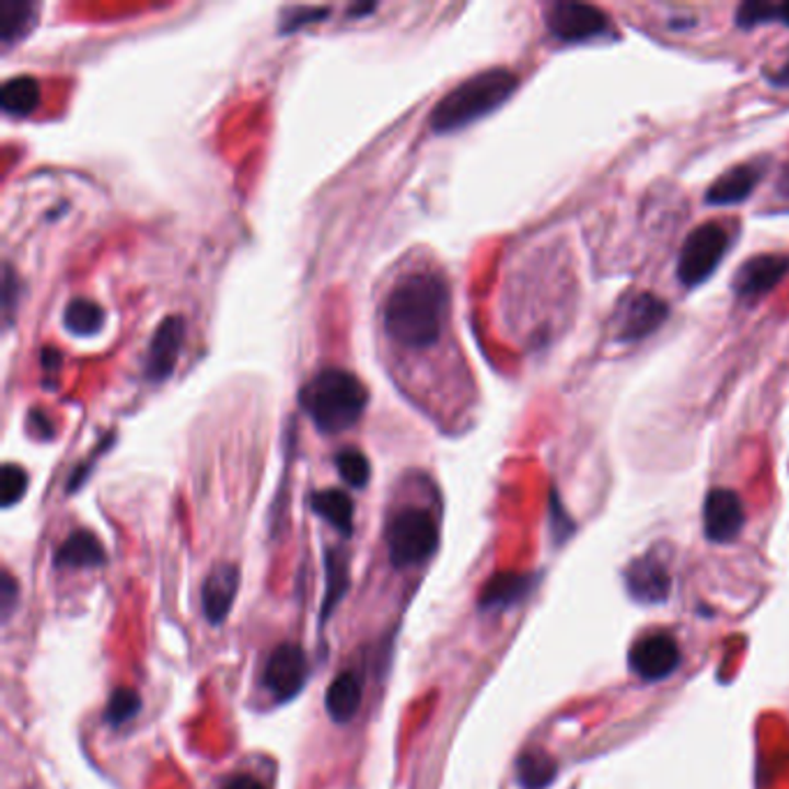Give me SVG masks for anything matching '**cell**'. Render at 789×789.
<instances>
[{"label": "cell", "instance_id": "cell-2", "mask_svg": "<svg viewBox=\"0 0 789 789\" xmlns=\"http://www.w3.org/2000/svg\"><path fill=\"white\" fill-rule=\"evenodd\" d=\"M519 86V77L508 68L481 70L438 100L429 126L433 132H454L475 124L508 103Z\"/></svg>", "mask_w": 789, "mask_h": 789}, {"label": "cell", "instance_id": "cell-30", "mask_svg": "<svg viewBox=\"0 0 789 789\" xmlns=\"http://www.w3.org/2000/svg\"><path fill=\"white\" fill-rule=\"evenodd\" d=\"M327 14H329L327 8H297V10H292V16L288 19L286 31H297L303 24L322 22V16H327Z\"/></svg>", "mask_w": 789, "mask_h": 789}, {"label": "cell", "instance_id": "cell-24", "mask_svg": "<svg viewBox=\"0 0 789 789\" xmlns=\"http://www.w3.org/2000/svg\"><path fill=\"white\" fill-rule=\"evenodd\" d=\"M35 24V5L33 3H14V0H5L0 5V37H3L5 45L22 39Z\"/></svg>", "mask_w": 789, "mask_h": 789}, {"label": "cell", "instance_id": "cell-5", "mask_svg": "<svg viewBox=\"0 0 789 789\" xmlns=\"http://www.w3.org/2000/svg\"><path fill=\"white\" fill-rule=\"evenodd\" d=\"M387 546L394 568H413L433 556L438 546V525L427 510L408 508L398 512L387 531Z\"/></svg>", "mask_w": 789, "mask_h": 789}, {"label": "cell", "instance_id": "cell-32", "mask_svg": "<svg viewBox=\"0 0 789 789\" xmlns=\"http://www.w3.org/2000/svg\"><path fill=\"white\" fill-rule=\"evenodd\" d=\"M766 82L771 86H776V89H789V54H787V60L778 70L766 72Z\"/></svg>", "mask_w": 789, "mask_h": 789}, {"label": "cell", "instance_id": "cell-9", "mask_svg": "<svg viewBox=\"0 0 789 789\" xmlns=\"http://www.w3.org/2000/svg\"><path fill=\"white\" fill-rule=\"evenodd\" d=\"M789 274V255L762 253L745 259L734 276V294L741 301H757L780 286Z\"/></svg>", "mask_w": 789, "mask_h": 789}, {"label": "cell", "instance_id": "cell-27", "mask_svg": "<svg viewBox=\"0 0 789 789\" xmlns=\"http://www.w3.org/2000/svg\"><path fill=\"white\" fill-rule=\"evenodd\" d=\"M141 708V699L130 687H118L114 691V695L109 697V704L105 708V720L114 727L126 724L128 720H132Z\"/></svg>", "mask_w": 789, "mask_h": 789}, {"label": "cell", "instance_id": "cell-31", "mask_svg": "<svg viewBox=\"0 0 789 789\" xmlns=\"http://www.w3.org/2000/svg\"><path fill=\"white\" fill-rule=\"evenodd\" d=\"M28 431L37 438V440H49L54 436V427L51 421L47 419V415L43 410H33L28 415Z\"/></svg>", "mask_w": 789, "mask_h": 789}, {"label": "cell", "instance_id": "cell-12", "mask_svg": "<svg viewBox=\"0 0 789 789\" xmlns=\"http://www.w3.org/2000/svg\"><path fill=\"white\" fill-rule=\"evenodd\" d=\"M627 593L641 604H660L670 597L672 577L664 562L653 554L635 558L623 572Z\"/></svg>", "mask_w": 789, "mask_h": 789}, {"label": "cell", "instance_id": "cell-17", "mask_svg": "<svg viewBox=\"0 0 789 789\" xmlns=\"http://www.w3.org/2000/svg\"><path fill=\"white\" fill-rule=\"evenodd\" d=\"M107 560L100 539L89 531L72 533L54 556L56 568H100Z\"/></svg>", "mask_w": 789, "mask_h": 789}, {"label": "cell", "instance_id": "cell-22", "mask_svg": "<svg viewBox=\"0 0 789 789\" xmlns=\"http://www.w3.org/2000/svg\"><path fill=\"white\" fill-rule=\"evenodd\" d=\"M762 24L789 26V3H764V0H745L736 8V26L743 31Z\"/></svg>", "mask_w": 789, "mask_h": 789}, {"label": "cell", "instance_id": "cell-7", "mask_svg": "<svg viewBox=\"0 0 789 789\" xmlns=\"http://www.w3.org/2000/svg\"><path fill=\"white\" fill-rule=\"evenodd\" d=\"M666 317H670V306L666 301L651 292H639L620 303L616 313V338L620 343H639L655 334Z\"/></svg>", "mask_w": 789, "mask_h": 789}, {"label": "cell", "instance_id": "cell-25", "mask_svg": "<svg viewBox=\"0 0 789 789\" xmlns=\"http://www.w3.org/2000/svg\"><path fill=\"white\" fill-rule=\"evenodd\" d=\"M348 583H350L348 556L340 552H329L327 554V595H325V604H322V620H327L332 610H336L338 600L348 591Z\"/></svg>", "mask_w": 789, "mask_h": 789}, {"label": "cell", "instance_id": "cell-29", "mask_svg": "<svg viewBox=\"0 0 789 789\" xmlns=\"http://www.w3.org/2000/svg\"><path fill=\"white\" fill-rule=\"evenodd\" d=\"M549 525H552V535L556 542L568 539L575 533V523L568 517V512H565L556 491H552V500H549Z\"/></svg>", "mask_w": 789, "mask_h": 789}, {"label": "cell", "instance_id": "cell-23", "mask_svg": "<svg viewBox=\"0 0 789 789\" xmlns=\"http://www.w3.org/2000/svg\"><path fill=\"white\" fill-rule=\"evenodd\" d=\"M556 768L558 766L549 755L542 751H531L521 755L517 764V776L523 789H544L554 782Z\"/></svg>", "mask_w": 789, "mask_h": 789}, {"label": "cell", "instance_id": "cell-1", "mask_svg": "<svg viewBox=\"0 0 789 789\" xmlns=\"http://www.w3.org/2000/svg\"><path fill=\"white\" fill-rule=\"evenodd\" d=\"M448 306V282L427 271L410 274L396 282L384 301V332L403 348H429L442 334Z\"/></svg>", "mask_w": 789, "mask_h": 789}, {"label": "cell", "instance_id": "cell-16", "mask_svg": "<svg viewBox=\"0 0 789 789\" xmlns=\"http://www.w3.org/2000/svg\"><path fill=\"white\" fill-rule=\"evenodd\" d=\"M533 589H535L533 575H517V572L496 575L494 579L487 581V585H484V591L479 595V610L484 612L510 610V606L529 597Z\"/></svg>", "mask_w": 789, "mask_h": 789}, {"label": "cell", "instance_id": "cell-3", "mask_svg": "<svg viewBox=\"0 0 789 789\" xmlns=\"http://www.w3.org/2000/svg\"><path fill=\"white\" fill-rule=\"evenodd\" d=\"M299 403L322 433H343L361 419L369 392L346 369H322L303 384Z\"/></svg>", "mask_w": 789, "mask_h": 789}, {"label": "cell", "instance_id": "cell-34", "mask_svg": "<svg viewBox=\"0 0 789 789\" xmlns=\"http://www.w3.org/2000/svg\"><path fill=\"white\" fill-rule=\"evenodd\" d=\"M222 789H267V787L255 780L253 776H234Z\"/></svg>", "mask_w": 789, "mask_h": 789}, {"label": "cell", "instance_id": "cell-4", "mask_svg": "<svg viewBox=\"0 0 789 789\" xmlns=\"http://www.w3.org/2000/svg\"><path fill=\"white\" fill-rule=\"evenodd\" d=\"M730 251V232L720 222H704L687 234L678 255L676 276L685 288H697L713 276Z\"/></svg>", "mask_w": 789, "mask_h": 789}, {"label": "cell", "instance_id": "cell-26", "mask_svg": "<svg viewBox=\"0 0 789 789\" xmlns=\"http://www.w3.org/2000/svg\"><path fill=\"white\" fill-rule=\"evenodd\" d=\"M336 468L340 473V477L346 479L350 487L355 489H363L367 487V481L371 477V465H369V459L363 456L359 450L355 448H348V450H340L336 454Z\"/></svg>", "mask_w": 789, "mask_h": 789}, {"label": "cell", "instance_id": "cell-15", "mask_svg": "<svg viewBox=\"0 0 789 789\" xmlns=\"http://www.w3.org/2000/svg\"><path fill=\"white\" fill-rule=\"evenodd\" d=\"M239 579L241 577L236 565L230 562L216 565L207 577L205 589H201V602H205V614L211 625L225 623V618L230 616L234 597L239 593Z\"/></svg>", "mask_w": 789, "mask_h": 789}, {"label": "cell", "instance_id": "cell-33", "mask_svg": "<svg viewBox=\"0 0 789 789\" xmlns=\"http://www.w3.org/2000/svg\"><path fill=\"white\" fill-rule=\"evenodd\" d=\"M14 595H16V585H14V579L10 575L3 577V595H0V602H3V616L8 618L10 616V610L14 604Z\"/></svg>", "mask_w": 789, "mask_h": 789}, {"label": "cell", "instance_id": "cell-11", "mask_svg": "<svg viewBox=\"0 0 789 789\" xmlns=\"http://www.w3.org/2000/svg\"><path fill=\"white\" fill-rule=\"evenodd\" d=\"M745 525V510L732 489H713L704 500V533L716 544L734 542Z\"/></svg>", "mask_w": 789, "mask_h": 789}, {"label": "cell", "instance_id": "cell-20", "mask_svg": "<svg viewBox=\"0 0 789 789\" xmlns=\"http://www.w3.org/2000/svg\"><path fill=\"white\" fill-rule=\"evenodd\" d=\"M39 103V84L31 74H19L8 79L0 89V107L12 116H26Z\"/></svg>", "mask_w": 789, "mask_h": 789}, {"label": "cell", "instance_id": "cell-28", "mask_svg": "<svg viewBox=\"0 0 789 789\" xmlns=\"http://www.w3.org/2000/svg\"><path fill=\"white\" fill-rule=\"evenodd\" d=\"M26 489H28L26 471L19 468L16 463H5L3 471H0V500H3V508L8 510L22 500Z\"/></svg>", "mask_w": 789, "mask_h": 789}, {"label": "cell", "instance_id": "cell-13", "mask_svg": "<svg viewBox=\"0 0 789 789\" xmlns=\"http://www.w3.org/2000/svg\"><path fill=\"white\" fill-rule=\"evenodd\" d=\"M186 325L178 315H170L160 322L151 336L149 355H147V378L151 382H163L172 375L181 346H184Z\"/></svg>", "mask_w": 789, "mask_h": 789}, {"label": "cell", "instance_id": "cell-8", "mask_svg": "<svg viewBox=\"0 0 789 789\" xmlns=\"http://www.w3.org/2000/svg\"><path fill=\"white\" fill-rule=\"evenodd\" d=\"M627 664H630L633 674L643 681H662L676 672V666L681 664L678 643L666 633L646 635L635 641L630 655H627Z\"/></svg>", "mask_w": 789, "mask_h": 789}, {"label": "cell", "instance_id": "cell-18", "mask_svg": "<svg viewBox=\"0 0 789 789\" xmlns=\"http://www.w3.org/2000/svg\"><path fill=\"white\" fill-rule=\"evenodd\" d=\"M361 697H363V691H361L359 676L352 674V672H343L327 687L325 706H327L329 718L334 722H340V724L350 722L359 711Z\"/></svg>", "mask_w": 789, "mask_h": 789}, {"label": "cell", "instance_id": "cell-19", "mask_svg": "<svg viewBox=\"0 0 789 789\" xmlns=\"http://www.w3.org/2000/svg\"><path fill=\"white\" fill-rule=\"evenodd\" d=\"M313 512L317 517L332 523L336 531L343 535H352V523H355V504L346 491L338 489H325L317 491L311 500Z\"/></svg>", "mask_w": 789, "mask_h": 789}, {"label": "cell", "instance_id": "cell-6", "mask_svg": "<svg viewBox=\"0 0 789 789\" xmlns=\"http://www.w3.org/2000/svg\"><path fill=\"white\" fill-rule=\"evenodd\" d=\"M546 28L565 45L591 43L612 31L606 12L585 3H554L546 12Z\"/></svg>", "mask_w": 789, "mask_h": 789}, {"label": "cell", "instance_id": "cell-14", "mask_svg": "<svg viewBox=\"0 0 789 789\" xmlns=\"http://www.w3.org/2000/svg\"><path fill=\"white\" fill-rule=\"evenodd\" d=\"M764 176V163H745L727 170L722 176H718L711 188L706 190L704 199L706 205L711 207H727V205H739V201L747 199L757 188V184Z\"/></svg>", "mask_w": 789, "mask_h": 789}, {"label": "cell", "instance_id": "cell-35", "mask_svg": "<svg viewBox=\"0 0 789 789\" xmlns=\"http://www.w3.org/2000/svg\"><path fill=\"white\" fill-rule=\"evenodd\" d=\"M58 363H60V357L54 352V350H45V355H43V367H45V371H54V369H58Z\"/></svg>", "mask_w": 789, "mask_h": 789}, {"label": "cell", "instance_id": "cell-21", "mask_svg": "<svg viewBox=\"0 0 789 789\" xmlns=\"http://www.w3.org/2000/svg\"><path fill=\"white\" fill-rule=\"evenodd\" d=\"M63 325L74 336H93L105 325V311L91 299H72L63 311Z\"/></svg>", "mask_w": 789, "mask_h": 789}, {"label": "cell", "instance_id": "cell-10", "mask_svg": "<svg viewBox=\"0 0 789 789\" xmlns=\"http://www.w3.org/2000/svg\"><path fill=\"white\" fill-rule=\"evenodd\" d=\"M306 676H309V662L301 646L282 643L271 653L267 662L265 685L278 701H288L301 693Z\"/></svg>", "mask_w": 789, "mask_h": 789}]
</instances>
